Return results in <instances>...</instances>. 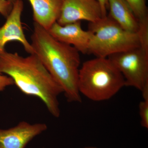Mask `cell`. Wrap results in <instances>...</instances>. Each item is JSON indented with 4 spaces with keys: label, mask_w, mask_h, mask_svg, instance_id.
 Masks as SVG:
<instances>
[{
    "label": "cell",
    "mask_w": 148,
    "mask_h": 148,
    "mask_svg": "<svg viewBox=\"0 0 148 148\" xmlns=\"http://www.w3.org/2000/svg\"><path fill=\"white\" fill-rule=\"evenodd\" d=\"M0 72L11 78L22 93L39 98L53 116H60L58 98L64 91L35 53H0Z\"/></svg>",
    "instance_id": "obj_1"
},
{
    "label": "cell",
    "mask_w": 148,
    "mask_h": 148,
    "mask_svg": "<svg viewBox=\"0 0 148 148\" xmlns=\"http://www.w3.org/2000/svg\"><path fill=\"white\" fill-rule=\"evenodd\" d=\"M31 38L34 53L60 85L68 101L81 103L78 88L79 52L73 47L56 39L35 22Z\"/></svg>",
    "instance_id": "obj_2"
},
{
    "label": "cell",
    "mask_w": 148,
    "mask_h": 148,
    "mask_svg": "<svg viewBox=\"0 0 148 148\" xmlns=\"http://www.w3.org/2000/svg\"><path fill=\"white\" fill-rule=\"evenodd\" d=\"M125 86L121 73L108 58L96 57L88 60L79 68V91L91 101L109 100Z\"/></svg>",
    "instance_id": "obj_3"
},
{
    "label": "cell",
    "mask_w": 148,
    "mask_h": 148,
    "mask_svg": "<svg viewBox=\"0 0 148 148\" xmlns=\"http://www.w3.org/2000/svg\"><path fill=\"white\" fill-rule=\"evenodd\" d=\"M88 30L92 36L88 53L96 57L108 58L140 47L137 33L125 31L108 15L96 22L90 23Z\"/></svg>",
    "instance_id": "obj_4"
},
{
    "label": "cell",
    "mask_w": 148,
    "mask_h": 148,
    "mask_svg": "<svg viewBox=\"0 0 148 148\" xmlns=\"http://www.w3.org/2000/svg\"><path fill=\"white\" fill-rule=\"evenodd\" d=\"M108 58L124 78L125 86L134 87L142 94L148 92V53L138 47L116 53Z\"/></svg>",
    "instance_id": "obj_5"
},
{
    "label": "cell",
    "mask_w": 148,
    "mask_h": 148,
    "mask_svg": "<svg viewBox=\"0 0 148 148\" xmlns=\"http://www.w3.org/2000/svg\"><path fill=\"white\" fill-rule=\"evenodd\" d=\"M102 18L98 0H64L57 22L62 26L82 20L94 23Z\"/></svg>",
    "instance_id": "obj_6"
},
{
    "label": "cell",
    "mask_w": 148,
    "mask_h": 148,
    "mask_svg": "<svg viewBox=\"0 0 148 148\" xmlns=\"http://www.w3.org/2000/svg\"><path fill=\"white\" fill-rule=\"evenodd\" d=\"M24 7L22 0H15L5 23L0 28V53L5 51V46L8 43L14 41L20 43L29 54L34 53L22 27L21 17Z\"/></svg>",
    "instance_id": "obj_7"
},
{
    "label": "cell",
    "mask_w": 148,
    "mask_h": 148,
    "mask_svg": "<svg viewBox=\"0 0 148 148\" xmlns=\"http://www.w3.org/2000/svg\"><path fill=\"white\" fill-rule=\"evenodd\" d=\"M48 32L56 39L73 47L79 53H88L92 33L89 30H83L81 21L63 26L56 22L49 29Z\"/></svg>",
    "instance_id": "obj_8"
},
{
    "label": "cell",
    "mask_w": 148,
    "mask_h": 148,
    "mask_svg": "<svg viewBox=\"0 0 148 148\" xmlns=\"http://www.w3.org/2000/svg\"><path fill=\"white\" fill-rule=\"evenodd\" d=\"M47 129L43 123L20 122L8 129H0V148H24L36 136Z\"/></svg>",
    "instance_id": "obj_9"
},
{
    "label": "cell",
    "mask_w": 148,
    "mask_h": 148,
    "mask_svg": "<svg viewBox=\"0 0 148 148\" xmlns=\"http://www.w3.org/2000/svg\"><path fill=\"white\" fill-rule=\"evenodd\" d=\"M32 8L34 22L48 31L58 21L64 0H28Z\"/></svg>",
    "instance_id": "obj_10"
},
{
    "label": "cell",
    "mask_w": 148,
    "mask_h": 148,
    "mask_svg": "<svg viewBox=\"0 0 148 148\" xmlns=\"http://www.w3.org/2000/svg\"><path fill=\"white\" fill-rule=\"evenodd\" d=\"M108 16L125 31L137 33L139 20L124 0H108Z\"/></svg>",
    "instance_id": "obj_11"
},
{
    "label": "cell",
    "mask_w": 148,
    "mask_h": 148,
    "mask_svg": "<svg viewBox=\"0 0 148 148\" xmlns=\"http://www.w3.org/2000/svg\"><path fill=\"white\" fill-rule=\"evenodd\" d=\"M138 20L148 17L146 0H124Z\"/></svg>",
    "instance_id": "obj_12"
},
{
    "label": "cell",
    "mask_w": 148,
    "mask_h": 148,
    "mask_svg": "<svg viewBox=\"0 0 148 148\" xmlns=\"http://www.w3.org/2000/svg\"><path fill=\"white\" fill-rule=\"evenodd\" d=\"M139 24L137 34L140 47L148 53V17L139 20Z\"/></svg>",
    "instance_id": "obj_13"
},
{
    "label": "cell",
    "mask_w": 148,
    "mask_h": 148,
    "mask_svg": "<svg viewBox=\"0 0 148 148\" xmlns=\"http://www.w3.org/2000/svg\"><path fill=\"white\" fill-rule=\"evenodd\" d=\"M141 125L143 127L148 128V97L143 98L139 106Z\"/></svg>",
    "instance_id": "obj_14"
},
{
    "label": "cell",
    "mask_w": 148,
    "mask_h": 148,
    "mask_svg": "<svg viewBox=\"0 0 148 148\" xmlns=\"http://www.w3.org/2000/svg\"><path fill=\"white\" fill-rule=\"evenodd\" d=\"M13 3L8 0H0V14L6 18L10 13Z\"/></svg>",
    "instance_id": "obj_15"
},
{
    "label": "cell",
    "mask_w": 148,
    "mask_h": 148,
    "mask_svg": "<svg viewBox=\"0 0 148 148\" xmlns=\"http://www.w3.org/2000/svg\"><path fill=\"white\" fill-rule=\"evenodd\" d=\"M13 85L14 83L11 78L0 72V91H3L6 88Z\"/></svg>",
    "instance_id": "obj_16"
},
{
    "label": "cell",
    "mask_w": 148,
    "mask_h": 148,
    "mask_svg": "<svg viewBox=\"0 0 148 148\" xmlns=\"http://www.w3.org/2000/svg\"><path fill=\"white\" fill-rule=\"evenodd\" d=\"M98 1L102 9L103 18L106 17L108 15L107 10L108 8V0H98Z\"/></svg>",
    "instance_id": "obj_17"
},
{
    "label": "cell",
    "mask_w": 148,
    "mask_h": 148,
    "mask_svg": "<svg viewBox=\"0 0 148 148\" xmlns=\"http://www.w3.org/2000/svg\"><path fill=\"white\" fill-rule=\"evenodd\" d=\"M84 148H98L96 147H86Z\"/></svg>",
    "instance_id": "obj_18"
},
{
    "label": "cell",
    "mask_w": 148,
    "mask_h": 148,
    "mask_svg": "<svg viewBox=\"0 0 148 148\" xmlns=\"http://www.w3.org/2000/svg\"><path fill=\"white\" fill-rule=\"evenodd\" d=\"M8 1H10L14 3V2L15 0H8Z\"/></svg>",
    "instance_id": "obj_19"
}]
</instances>
